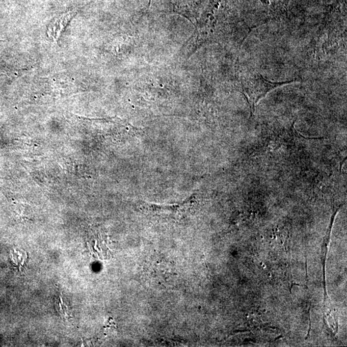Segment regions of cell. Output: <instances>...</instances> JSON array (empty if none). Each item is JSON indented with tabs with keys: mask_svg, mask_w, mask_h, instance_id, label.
Instances as JSON below:
<instances>
[{
	"mask_svg": "<svg viewBox=\"0 0 347 347\" xmlns=\"http://www.w3.org/2000/svg\"><path fill=\"white\" fill-rule=\"evenodd\" d=\"M296 81L297 80H292L286 82H272L267 80L258 72L246 70V72L240 75L239 86L241 93L248 102L251 115H253L257 104L268 93L278 87Z\"/></svg>",
	"mask_w": 347,
	"mask_h": 347,
	"instance_id": "1",
	"label": "cell"
}]
</instances>
